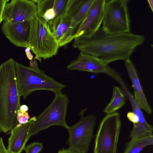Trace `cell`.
<instances>
[{"label":"cell","instance_id":"1","mask_svg":"<svg viewBox=\"0 0 153 153\" xmlns=\"http://www.w3.org/2000/svg\"><path fill=\"white\" fill-rule=\"evenodd\" d=\"M142 35L130 32L106 34L100 28L89 38L78 37L72 46L80 52L92 55L106 65L114 61L130 59L136 48L144 42Z\"/></svg>","mask_w":153,"mask_h":153},{"label":"cell","instance_id":"2","mask_svg":"<svg viewBox=\"0 0 153 153\" xmlns=\"http://www.w3.org/2000/svg\"><path fill=\"white\" fill-rule=\"evenodd\" d=\"M15 61L11 58L0 65V129L4 133L17 124L16 113L19 109Z\"/></svg>","mask_w":153,"mask_h":153},{"label":"cell","instance_id":"3","mask_svg":"<svg viewBox=\"0 0 153 153\" xmlns=\"http://www.w3.org/2000/svg\"><path fill=\"white\" fill-rule=\"evenodd\" d=\"M27 43L35 55L34 59L40 63L57 53L59 43L51 31L48 23L36 13L29 21Z\"/></svg>","mask_w":153,"mask_h":153},{"label":"cell","instance_id":"4","mask_svg":"<svg viewBox=\"0 0 153 153\" xmlns=\"http://www.w3.org/2000/svg\"><path fill=\"white\" fill-rule=\"evenodd\" d=\"M15 63L17 89L24 99L36 91L48 90L55 94L66 87L41 70L36 71L16 62Z\"/></svg>","mask_w":153,"mask_h":153},{"label":"cell","instance_id":"5","mask_svg":"<svg viewBox=\"0 0 153 153\" xmlns=\"http://www.w3.org/2000/svg\"><path fill=\"white\" fill-rule=\"evenodd\" d=\"M54 94L55 97L50 105L37 117L31 118L29 138L51 126H62L67 129L69 128L66 121L68 98L62 91Z\"/></svg>","mask_w":153,"mask_h":153},{"label":"cell","instance_id":"6","mask_svg":"<svg viewBox=\"0 0 153 153\" xmlns=\"http://www.w3.org/2000/svg\"><path fill=\"white\" fill-rule=\"evenodd\" d=\"M128 0H105L102 26L106 34L130 32Z\"/></svg>","mask_w":153,"mask_h":153},{"label":"cell","instance_id":"7","mask_svg":"<svg viewBox=\"0 0 153 153\" xmlns=\"http://www.w3.org/2000/svg\"><path fill=\"white\" fill-rule=\"evenodd\" d=\"M121 125L117 112L104 117L97 134L94 153H117Z\"/></svg>","mask_w":153,"mask_h":153},{"label":"cell","instance_id":"8","mask_svg":"<svg viewBox=\"0 0 153 153\" xmlns=\"http://www.w3.org/2000/svg\"><path fill=\"white\" fill-rule=\"evenodd\" d=\"M85 110L80 112L79 120L67 129L69 136L67 143L69 148L80 153H87L97 121L95 116H84Z\"/></svg>","mask_w":153,"mask_h":153},{"label":"cell","instance_id":"9","mask_svg":"<svg viewBox=\"0 0 153 153\" xmlns=\"http://www.w3.org/2000/svg\"><path fill=\"white\" fill-rule=\"evenodd\" d=\"M83 0H68L62 13L48 24L58 42L59 47L69 43L68 31L73 17L79 9Z\"/></svg>","mask_w":153,"mask_h":153},{"label":"cell","instance_id":"10","mask_svg":"<svg viewBox=\"0 0 153 153\" xmlns=\"http://www.w3.org/2000/svg\"><path fill=\"white\" fill-rule=\"evenodd\" d=\"M68 70H77L96 74L103 73L113 78L119 84L124 83L120 74L108 65L104 64L94 56L80 52L78 56L66 67Z\"/></svg>","mask_w":153,"mask_h":153},{"label":"cell","instance_id":"11","mask_svg":"<svg viewBox=\"0 0 153 153\" xmlns=\"http://www.w3.org/2000/svg\"><path fill=\"white\" fill-rule=\"evenodd\" d=\"M121 87L125 96L130 101L132 112H128L127 117L133 124L130 134L131 139L152 135L153 126L146 120L141 108L135 101L134 96L130 92L126 85H123Z\"/></svg>","mask_w":153,"mask_h":153},{"label":"cell","instance_id":"12","mask_svg":"<svg viewBox=\"0 0 153 153\" xmlns=\"http://www.w3.org/2000/svg\"><path fill=\"white\" fill-rule=\"evenodd\" d=\"M37 10L32 0H12L4 7L2 20L11 23L28 21L36 13Z\"/></svg>","mask_w":153,"mask_h":153},{"label":"cell","instance_id":"13","mask_svg":"<svg viewBox=\"0 0 153 153\" xmlns=\"http://www.w3.org/2000/svg\"><path fill=\"white\" fill-rule=\"evenodd\" d=\"M105 0H95L85 18L73 37L89 38L100 28L102 24Z\"/></svg>","mask_w":153,"mask_h":153},{"label":"cell","instance_id":"14","mask_svg":"<svg viewBox=\"0 0 153 153\" xmlns=\"http://www.w3.org/2000/svg\"><path fill=\"white\" fill-rule=\"evenodd\" d=\"M29 21L11 23L3 21L1 27V31L9 41L15 46L29 48L27 43Z\"/></svg>","mask_w":153,"mask_h":153},{"label":"cell","instance_id":"15","mask_svg":"<svg viewBox=\"0 0 153 153\" xmlns=\"http://www.w3.org/2000/svg\"><path fill=\"white\" fill-rule=\"evenodd\" d=\"M36 4L37 15L47 23L59 16L65 9L68 0H32Z\"/></svg>","mask_w":153,"mask_h":153},{"label":"cell","instance_id":"16","mask_svg":"<svg viewBox=\"0 0 153 153\" xmlns=\"http://www.w3.org/2000/svg\"><path fill=\"white\" fill-rule=\"evenodd\" d=\"M124 62L128 76L132 82L134 92V98L141 108L150 115L152 113V110L143 90L134 63L130 59Z\"/></svg>","mask_w":153,"mask_h":153},{"label":"cell","instance_id":"17","mask_svg":"<svg viewBox=\"0 0 153 153\" xmlns=\"http://www.w3.org/2000/svg\"><path fill=\"white\" fill-rule=\"evenodd\" d=\"M30 118L26 123H19L11 131L8 139L7 149L10 153H21L29 139V132L31 122Z\"/></svg>","mask_w":153,"mask_h":153},{"label":"cell","instance_id":"18","mask_svg":"<svg viewBox=\"0 0 153 153\" xmlns=\"http://www.w3.org/2000/svg\"><path fill=\"white\" fill-rule=\"evenodd\" d=\"M95 0H84L83 2L72 19L68 31L70 43L79 26L88 13Z\"/></svg>","mask_w":153,"mask_h":153},{"label":"cell","instance_id":"19","mask_svg":"<svg viewBox=\"0 0 153 153\" xmlns=\"http://www.w3.org/2000/svg\"><path fill=\"white\" fill-rule=\"evenodd\" d=\"M126 97L124 92L118 86H114L111 100L104 108L103 112L107 114L115 112L124 105Z\"/></svg>","mask_w":153,"mask_h":153},{"label":"cell","instance_id":"20","mask_svg":"<svg viewBox=\"0 0 153 153\" xmlns=\"http://www.w3.org/2000/svg\"><path fill=\"white\" fill-rule=\"evenodd\" d=\"M153 144V135L131 139L123 153H139L146 146Z\"/></svg>","mask_w":153,"mask_h":153},{"label":"cell","instance_id":"21","mask_svg":"<svg viewBox=\"0 0 153 153\" xmlns=\"http://www.w3.org/2000/svg\"><path fill=\"white\" fill-rule=\"evenodd\" d=\"M43 148L42 143L34 142L25 146L24 150L25 153H40Z\"/></svg>","mask_w":153,"mask_h":153},{"label":"cell","instance_id":"22","mask_svg":"<svg viewBox=\"0 0 153 153\" xmlns=\"http://www.w3.org/2000/svg\"><path fill=\"white\" fill-rule=\"evenodd\" d=\"M16 119L19 123L24 124L27 123L30 118L27 112H23L19 109L17 112Z\"/></svg>","mask_w":153,"mask_h":153},{"label":"cell","instance_id":"23","mask_svg":"<svg viewBox=\"0 0 153 153\" xmlns=\"http://www.w3.org/2000/svg\"><path fill=\"white\" fill-rule=\"evenodd\" d=\"M9 0H0V24L2 22V15L5 5L9 1Z\"/></svg>","mask_w":153,"mask_h":153},{"label":"cell","instance_id":"24","mask_svg":"<svg viewBox=\"0 0 153 153\" xmlns=\"http://www.w3.org/2000/svg\"><path fill=\"white\" fill-rule=\"evenodd\" d=\"M0 153H10L7 149L3 143L2 138L0 137Z\"/></svg>","mask_w":153,"mask_h":153},{"label":"cell","instance_id":"25","mask_svg":"<svg viewBox=\"0 0 153 153\" xmlns=\"http://www.w3.org/2000/svg\"><path fill=\"white\" fill-rule=\"evenodd\" d=\"M30 68L37 71H39L40 70L39 68L37 62L35 59L31 60L30 63Z\"/></svg>","mask_w":153,"mask_h":153},{"label":"cell","instance_id":"26","mask_svg":"<svg viewBox=\"0 0 153 153\" xmlns=\"http://www.w3.org/2000/svg\"><path fill=\"white\" fill-rule=\"evenodd\" d=\"M58 153H80L77 151L72 150L69 148L66 149L63 148L59 150Z\"/></svg>","mask_w":153,"mask_h":153},{"label":"cell","instance_id":"27","mask_svg":"<svg viewBox=\"0 0 153 153\" xmlns=\"http://www.w3.org/2000/svg\"><path fill=\"white\" fill-rule=\"evenodd\" d=\"M30 48H26L25 49V52L27 57L30 60L33 59V56L30 51Z\"/></svg>","mask_w":153,"mask_h":153},{"label":"cell","instance_id":"28","mask_svg":"<svg viewBox=\"0 0 153 153\" xmlns=\"http://www.w3.org/2000/svg\"><path fill=\"white\" fill-rule=\"evenodd\" d=\"M19 110L23 112H27L28 110V108L27 105H20Z\"/></svg>","mask_w":153,"mask_h":153},{"label":"cell","instance_id":"29","mask_svg":"<svg viewBox=\"0 0 153 153\" xmlns=\"http://www.w3.org/2000/svg\"><path fill=\"white\" fill-rule=\"evenodd\" d=\"M149 6L152 12H153V0H148L147 1Z\"/></svg>","mask_w":153,"mask_h":153},{"label":"cell","instance_id":"30","mask_svg":"<svg viewBox=\"0 0 153 153\" xmlns=\"http://www.w3.org/2000/svg\"><path fill=\"white\" fill-rule=\"evenodd\" d=\"M1 132V129H0V134Z\"/></svg>","mask_w":153,"mask_h":153}]
</instances>
